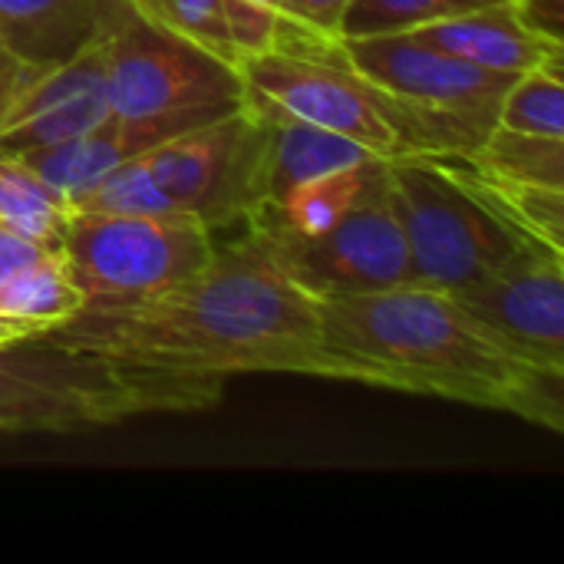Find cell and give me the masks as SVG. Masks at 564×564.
I'll return each mask as SVG.
<instances>
[{
	"mask_svg": "<svg viewBox=\"0 0 564 564\" xmlns=\"http://www.w3.org/2000/svg\"><path fill=\"white\" fill-rule=\"evenodd\" d=\"M347 63L380 89L387 119L403 152L469 155L499 119V102L516 83L512 73H492L449 56L413 33L337 40ZM522 76V73H519Z\"/></svg>",
	"mask_w": 564,
	"mask_h": 564,
	"instance_id": "4",
	"label": "cell"
},
{
	"mask_svg": "<svg viewBox=\"0 0 564 564\" xmlns=\"http://www.w3.org/2000/svg\"><path fill=\"white\" fill-rule=\"evenodd\" d=\"M383 162L387 159H370L364 165H347V169L317 175L297 185L291 195H284L274 208H264L254 218H248L245 225L261 228V231H284V235H321L344 212L357 205V198L380 175Z\"/></svg>",
	"mask_w": 564,
	"mask_h": 564,
	"instance_id": "18",
	"label": "cell"
},
{
	"mask_svg": "<svg viewBox=\"0 0 564 564\" xmlns=\"http://www.w3.org/2000/svg\"><path fill=\"white\" fill-rule=\"evenodd\" d=\"M69 215L66 198L43 185L13 155H0V225L59 251Z\"/></svg>",
	"mask_w": 564,
	"mask_h": 564,
	"instance_id": "19",
	"label": "cell"
},
{
	"mask_svg": "<svg viewBox=\"0 0 564 564\" xmlns=\"http://www.w3.org/2000/svg\"><path fill=\"white\" fill-rule=\"evenodd\" d=\"M43 344L175 380L225 383L245 373L334 380L321 337V301L288 278L251 228L165 291L126 304H83Z\"/></svg>",
	"mask_w": 564,
	"mask_h": 564,
	"instance_id": "1",
	"label": "cell"
},
{
	"mask_svg": "<svg viewBox=\"0 0 564 564\" xmlns=\"http://www.w3.org/2000/svg\"><path fill=\"white\" fill-rule=\"evenodd\" d=\"M46 254H53V248H46V245H40V241L26 238V235L13 231L7 225H0V281L13 278L26 264H36Z\"/></svg>",
	"mask_w": 564,
	"mask_h": 564,
	"instance_id": "27",
	"label": "cell"
},
{
	"mask_svg": "<svg viewBox=\"0 0 564 564\" xmlns=\"http://www.w3.org/2000/svg\"><path fill=\"white\" fill-rule=\"evenodd\" d=\"M410 33L473 66H482L492 73H512V76L564 56L562 43L529 26L512 0L456 13L446 20H433Z\"/></svg>",
	"mask_w": 564,
	"mask_h": 564,
	"instance_id": "14",
	"label": "cell"
},
{
	"mask_svg": "<svg viewBox=\"0 0 564 564\" xmlns=\"http://www.w3.org/2000/svg\"><path fill=\"white\" fill-rule=\"evenodd\" d=\"M334 380L499 410L564 433V373L525 360L453 294L400 284L321 301Z\"/></svg>",
	"mask_w": 564,
	"mask_h": 564,
	"instance_id": "2",
	"label": "cell"
},
{
	"mask_svg": "<svg viewBox=\"0 0 564 564\" xmlns=\"http://www.w3.org/2000/svg\"><path fill=\"white\" fill-rule=\"evenodd\" d=\"M469 155L502 178L564 192V139L558 135H535L492 126L482 145Z\"/></svg>",
	"mask_w": 564,
	"mask_h": 564,
	"instance_id": "20",
	"label": "cell"
},
{
	"mask_svg": "<svg viewBox=\"0 0 564 564\" xmlns=\"http://www.w3.org/2000/svg\"><path fill=\"white\" fill-rule=\"evenodd\" d=\"M245 109L258 119L311 122L364 142L383 159L400 155L387 102L340 53L337 40H297L238 59Z\"/></svg>",
	"mask_w": 564,
	"mask_h": 564,
	"instance_id": "8",
	"label": "cell"
},
{
	"mask_svg": "<svg viewBox=\"0 0 564 564\" xmlns=\"http://www.w3.org/2000/svg\"><path fill=\"white\" fill-rule=\"evenodd\" d=\"M350 0H281V43L337 40Z\"/></svg>",
	"mask_w": 564,
	"mask_h": 564,
	"instance_id": "26",
	"label": "cell"
},
{
	"mask_svg": "<svg viewBox=\"0 0 564 564\" xmlns=\"http://www.w3.org/2000/svg\"><path fill=\"white\" fill-rule=\"evenodd\" d=\"M235 59L264 53L281 40V0H218Z\"/></svg>",
	"mask_w": 564,
	"mask_h": 564,
	"instance_id": "25",
	"label": "cell"
},
{
	"mask_svg": "<svg viewBox=\"0 0 564 564\" xmlns=\"http://www.w3.org/2000/svg\"><path fill=\"white\" fill-rule=\"evenodd\" d=\"M562 59H549L535 69L516 76L499 102L496 126L535 135H558L564 139V79Z\"/></svg>",
	"mask_w": 564,
	"mask_h": 564,
	"instance_id": "21",
	"label": "cell"
},
{
	"mask_svg": "<svg viewBox=\"0 0 564 564\" xmlns=\"http://www.w3.org/2000/svg\"><path fill=\"white\" fill-rule=\"evenodd\" d=\"M30 69H36V66H26V63L13 59L7 50H0V116H3V109H7V102H10V96L17 93V86L26 79V73H30Z\"/></svg>",
	"mask_w": 564,
	"mask_h": 564,
	"instance_id": "28",
	"label": "cell"
},
{
	"mask_svg": "<svg viewBox=\"0 0 564 564\" xmlns=\"http://www.w3.org/2000/svg\"><path fill=\"white\" fill-rule=\"evenodd\" d=\"M132 3L135 10H142L145 17L205 43L208 50L228 56L231 63L235 53H231V43H228V33H225V20H221V7L218 0H126Z\"/></svg>",
	"mask_w": 564,
	"mask_h": 564,
	"instance_id": "24",
	"label": "cell"
},
{
	"mask_svg": "<svg viewBox=\"0 0 564 564\" xmlns=\"http://www.w3.org/2000/svg\"><path fill=\"white\" fill-rule=\"evenodd\" d=\"M225 383L175 380L63 354L43 340L0 350V436L79 433L149 413L208 410Z\"/></svg>",
	"mask_w": 564,
	"mask_h": 564,
	"instance_id": "3",
	"label": "cell"
},
{
	"mask_svg": "<svg viewBox=\"0 0 564 564\" xmlns=\"http://www.w3.org/2000/svg\"><path fill=\"white\" fill-rule=\"evenodd\" d=\"M268 122L235 106L188 132L149 149V169L178 215L208 231L248 221L261 208Z\"/></svg>",
	"mask_w": 564,
	"mask_h": 564,
	"instance_id": "10",
	"label": "cell"
},
{
	"mask_svg": "<svg viewBox=\"0 0 564 564\" xmlns=\"http://www.w3.org/2000/svg\"><path fill=\"white\" fill-rule=\"evenodd\" d=\"M215 254L212 231L188 215L73 212L59 258L83 304H126L165 291Z\"/></svg>",
	"mask_w": 564,
	"mask_h": 564,
	"instance_id": "7",
	"label": "cell"
},
{
	"mask_svg": "<svg viewBox=\"0 0 564 564\" xmlns=\"http://www.w3.org/2000/svg\"><path fill=\"white\" fill-rule=\"evenodd\" d=\"M453 297L506 347L564 373V251L529 245Z\"/></svg>",
	"mask_w": 564,
	"mask_h": 564,
	"instance_id": "11",
	"label": "cell"
},
{
	"mask_svg": "<svg viewBox=\"0 0 564 564\" xmlns=\"http://www.w3.org/2000/svg\"><path fill=\"white\" fill-rule=\"evenodd\" d=\"M79 307L83 297L66 274L59 251L26 264L13 278L0 281V350L43 340Z\"/></svg>",
	"mask_w": 564,
	"mask_h": 564,
	"instance_id": "17",
	"label": "cell"
},
{
	"mask_svg": "<svg viewBox=\"0 0 564 564\" xmlns=\"http://www.w3.org/2000/svg\"><path fill=\"white\" fill-rule=\"evenodd\" d=\"M492 3H506V0H350L340 20L337 40L410 33L433 20H446V17L469 13V10L492 7Z\"/></svg>",
	"mask_w": 564,
	"mask_h": 564,
	"instance_id": "22",
	"label": "cell"
},
{
	"mask_svg": "<svg viewBox=\"0 0 564 564\" xmlns=\"http://www.w3.org/2000/svg\"><path fill=\"white\" fill-rule=\"evenodd\" d=\"M109 112L129 119L225 112L241 106L238 63L122 0L106 26Z\"/></svg>",
	"mask_w": 564,
	"mask_h": 564,
	"instance_id": "6",
	"label": "cell"
},
{
	"mask_svg": "<svg viewBox=\"0 0 564 564\" xmlns=\"http://www.w3.org/2000/svg\"><path fill=\"white\" fill-rule=\"evenodd\" d=\"M387 178L406 235L413 284L456 294L529 245H542L492 212L440 155H390Z\"/></svg>",
	"mask_w": 564,
	"mask_h": 564,
	"instance_id": "5",
	"label": "cell"
},
{
	"mask_svg": "<svg viewBox=\"0 0 564 564\" xmlns=\"http://www.w3.org/2000/svg\"><path fill=\"white\" fill-rule=\"evenodd\" d=\"M314 301L390 291L413 281L406 235L393 205L387 162L370 188L321 235H284L251 228Z\"/></svg>",
	"mask_w": 564,
	"mask_h": 564,
	"instance_id": "9",
	"label": "cell"
},
{
	"mask_svg": "<svg viewBox=\"0 0 564 564\" xmlns=\"http://www.w3.org/2000/svg\"><path fill=\"white\" fill-rule=\"evenodd\" d=\"M122 0H0V46L26 66H53L93 43Z\"/></svg>",
	"mask_w": 564,
	"mask_h": 564,
	"instance_id": "15",
	"label": "cell"
},
{
	"mask_svg": "<svg viewBox=\"0 0 564 564\" xmlns=\"http://www.w3.org/2000/svg\"><path fill=\"white\" fill-rule=\"evenodd\" d=\"M370 159H383V155L350 135H340V132H330V129H321L311 122H294V119L268 122L264 169H261V208L258 212L274 208L284 195H291L297 185H304L317 175H327V172L347 169V165H364Z\"/></svg>",
	"mask_w": 564,
	"mask_h": 564,
	"instance_id": "16",
	"label": "cell"
},
{
	"mask_svg": "<svg viewBox=\"0 0 564 564\" xmlns=\"http://www.w3.org/2000/svg\"><path fill=\"white\" fill-rule=\"evenodd\" d=\"M225 112H231V109H225ZM225 112H192V116H159V119H129V116L109 112L99 126L86 129L76 139L56 142L46 149H33V152L13 155V159L23 162L43 185H50L59 198H66L73 205L86 188H93L102 175H109L126 159L149 152V149L162 145L165 139L188 132L215 116H225Z\"/></svg>",
	"mask_w": 564,
	"mask_h": 564,
	"instance_id": "13",
	"label": "cell"
},
{
	"mask_svg": "<svg viewBox=\"0 0 564 564\" xmlns=\"http://www.w3.org/2000/svg\"><path fill=\"white\" fill-rule=\"evenodd\" d=\"M109 116L106 30L63 63L30 69L0 116V155H23L83 135Z\"/></svg>",
	"mask_w": 564,
	"mask_h": 564,
	"instance_id": "12",
	"label": "cell"
},
{
	"mask_svg": "<svg viewBox=\"0 0 564 564\" xmlns=\"http://www.w3.org/2000/svg\"><path fill=\"white\" fill-rule=\"evenodd\" d=\"M69 212H106V215H178L159 188L145 152L126 159L93 188H86Z\"/></svg>",
	"mask_w": 564,
	"mask_h": 564,
	"instance_id": "23",
	"label": "cell"
},
{
	"mask_svg": "<svg viewBox=\"0 0 564 564\" xmlns=\"http://www.w3.org/2000/svg\"><path fill=\"white\" fill-rule=\"evenodd\" d=\"M0 50H3V46H0Z\"/></svg>",
	"mask_w": 564,
	"mask_h": 564,
	"instance_id": "29",
	"label": "cell"
}]
</instances>
